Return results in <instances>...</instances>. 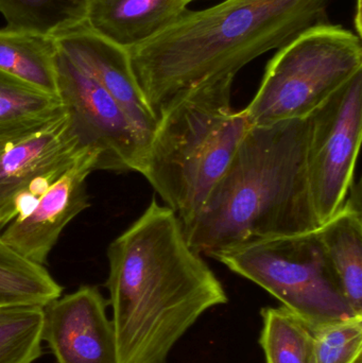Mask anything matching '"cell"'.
<instances>
[{
    "instance_id": "cell-23",
    "label": "cell",
    "mask_w": 362,
    "mask_h": 363,
    "mask_svg": "<svg viewBox=\"0 0 362 363\" xmlns=\"http://www.w3.org/2000/svg\"><path fill=\"white\" fill-rule=\"evenodd\" d=\"M183 1H184L185 4H189L191 1H195V0H183Z\"/></svg>"
},
{
    "instance_id": "cell-4",
    "label": "cell",
    "mask_w": 362,
    "mask_h": 363,
    "mask_svg": "<svg viewBox=\"0 0 362 363\" xmlns=\"http://www.w3.org/2000/svg\"><path fill=\"white\" fill-rule=\"evenodd\" d=\"M235 77L204 81L179 95L157 121L142 174L188 223L229 167L250 123L231 106Z\"/></svg>"
},
{
    "instance_id": "cell-9",
    "label": "cell",
    "mask_w": 362,
    "mask_h": 363,
    "mask_svg": "<svg viewBox=\"0 0 362 363\" xmlns=\"http://www.w3.org/2000/svg\"><path fill=\"white\" fill-rule=\"evenodd\" d=\"M98 157L93 149L83 151L29 211L6 226L1 235L4 241L28 259L44 266L65 226L89 206L86 180L97 170Z\"/></svg>"
},
{
    "instance_id": "cell-1",
    "label": "cell",
    "mask_w": 362,
    "mask_h": 363,
    "mask_svg": "<svg viewBox=\"0 0 362 363\" xmlns=\"http://www.w3.org/2000/svg\"><path fill=\"white\" fill-rule=\"evenodd\" d=\"M118 363H166L187 330L229 298L180 218L155 198L108 250Z\"/></svg>"
},
{
    "instance_id": "cell-2",
    "label": "cell",
    "mask_w": 362,
    "mask_h": 363,
    "mask_svg": "<svg viewBox=\"0 0 362 363\" xmlns=\"http://www.w3.org/2000/svg\"><path fill=\"white\" fill-rule=\"evenodd\" d=\"M329 2L225 0L205 10H187L163 31L128 50L132 72L159 121L181 94L204 81L236 77L259 55L324 23Z\"/></svg>"
},
{
    "instance_id": "cell-8",
    "label": "cell",
    "mask_w": 362,
    "mask_h": 363,
    "mask_svg": "<svg viewBox=\"0 0 362 363\" xmlns=\"http://www.w3.org/2000/svg\"><path fill=\"white\" fill-rule=\"evenodd\" d=\"M55 74L74 131L84 147L99 153L97 170L140 174L146 147L118 104L60 48Z\"/></svg>"
},
{
    "instance_id": "cell-16",
    "label": "cell",
    "mask_w": 362,
    "mask_h": 363,
    "mask_svg": "<svg viewBox=\"0 0 362 363\" xmlns=\"http://www.w3.org/2000/svg\"><path fill=\"white\" fill-rule=\"evenodd\" d=\"M57 52L55 36L8 27L0 29V70L55 95Z\"/></svg>"
},
{
    "instance_id": "cell-19",
    "label": "cell",
    "mask_w": 362,
    "mask_h": 363,
    "mask_svg": "<svg viewBox=\"0 0 362 363\" xmlns=\"http://www.w3.org/2000/svg\"><path fill=\"white\" fill-rule=\"evenodd\" d=\"M261 343L266 363H316L310 328L284 307L261 309Z\"/></svg>"
},
{
    "instance_id": "cell-10",
    "label": "cell",
    "mask_w": 362,
    "mask_h": 363,
    "mask_svg": "<svg viewBox=\"0 0 362 363\" xmlns=\"http://www.w3.org/2000/svg\"><path fill=\"white\" fill-rule=\"evenodd\" d=\"M108 305L97 287L82 286L45 307L43 340L57 363H118Z\"/></svg>"
},
{
    "instance_id": "cell-11",
    "label": "cell",
    "mask_w": 362,
    "mask_h": 363,
    "mask_svg": "<svg viewBox=\"0 0 362 363\" xmlns=\"http://www.w3.org/2000/svg\"><path fill=\"white\" fill-rule=\"evenodd\" d=\"M67 113L43 131L0 150V230L19 216L36 181L66 170L86 150Z\"/></svg>"
},
{
    "instance_id": "cell-3",
    "label": "cell",
    "mask_w": 362,
    "mask_h": 363,
    "mask_svg": "<svg viewBox=\"0 0 362 363\" xmlns=\"http://www.w3.org/2000/svg\"><path fill=\"white\" fill-rule=\"evenodd\" d=\"M310 121L253 125L197 215L183 225L201 255L320 226L307 174Z\"/></svg>"
},
{
    "instance_id": "cell-21",
    "label": "cell",
    "mask_w": 362,
    "mask_h": 363,
    "mask_svg": "<svg viewBox=\"0 0 362 363\" xmlns=\"http://www.w3.org/2000/svg\"><path fill=\"white\" fill-rule=\"evenodd\" d=\"M316 363H354L362 355V315H351L312 330Z\"/></svg>"
},
{
    "instance_id": "cell-20",
    "label": "cell",
    "mask_w": 362,
    "mask_h": 363,
    "mask_svg": "<svg viewBox=\"0 0 362 363\" xmlns=\"http://www.w3.org/2000/svg\"><path fill=\"white\" fill-rule=\"evenodd\" d=\"M44 308L0 309V363H33L42 355Z\"/></svg>"
},
{
    "instance_id": "cell-15",
    "label": "cell",
    "mask_w": 362,
    "mask_h": 363,
    "mask_svg": "<svg viewBox=\"0 0 362 363\" xmlns=\"http://www.w3.org/2000/svg\"><path fill=\"white\" fill-rule=\"evenodd\" d=\"M59 96L0 70V150L65 116Z\"/></svg>"
},
{
    "instance_id": "cell-22",
    "label": "cell",
    "mask_w": 362,
    "mask_h": 363,
    "mask_svg": "<svg viewBox=\"0 0 362 363\" xmlns=\"http://www.w3.org/2000/svg\"><path fill=\"white\" fill-rule=\"evenodd\" d=\"M356 12H355V27H356V34L361 38V0H356Z\"/></svg>"
},
{
    "instance_id": "cell-14",
    "label": "cell",
    "mask_w": 362,
    "mask_h": 363,
    "mask_svg": "<svg viewBox=\"0 0 362 363\" xmlns=\"http://www.w3.org/2000/svg\"><path fill=\"white\" fill-rule=\"evenodd\" d=\"M329 267L349 306L362 315V215L361 194L348 196L344 206L318 228Z\"/></svg>"
},
{
    "instance_id": "cell-12",
    "label": "cell",
    "mask_w": 362,
    "mask_h": 363,
    "mask_svg": "<svg viewBox=\"0 0 362 363\" xmlns=\"http://www.w3.org/2000/svg\"><path fill=\"white\" fill-rule=\"evenodd\" d=\"M57 45L120 106L148 149L157 118L147 104L132 72L129 53L96 34L85 23L55 35Z\"/></svg>"
},
{
    "instance_id": "cell-13",
    "label": "cell",
    "mask_w": 362,
    "mask_h": 363,
    "mask_svg": "<svg viewBox=\"0 0 362 363\" xmlns=\"http://www.w3.org/2000/svg\"><path fill=\"white\" fill-rule=\"evenodd\" d=\"M187 6L183 0H87L84 23L129 50L171 25L188 10Z\"/></svg>"
},
{
    "instance_id": "cell-18",
    "label": "cell",
    "mask_w": 362,
    "mask_h": 363,
    "mask_svg": "<svg viewBox=\"0 0 362 363\" xmlns=\"http://www.w3.org/2000/svg\"><path fill=\"white\" fill-rule=\"evenodd\" d=\"M87 0H0V14L11 29L57 35L82 25Z\"/></svg>"
},
{
    "instance_id": "cell-7",
    "label": "cell",
    "mask_w": 362,
    "mask_h": 363,
    "mask_svg": "<svg viewBox=\"0 0 362 363\" xmlns=\"http://www.w3.org/2000/svg\"><path fill=\"white\" fill-rule=\"evenodd\" d=\"M308 121V182L321 225L344 206L354 181L362 138V72Z\"/></svg>"
},
{
    "instance_id": "cell-17",
    "label": "cell",
    "mask_w": 362,
    "mask_h": 363,
    "mask_svg": "<svg viewBox=\"0 0 362 363\" xmlns=\"http://www.w3.org/2000/svg\"><path fill=\"white\" fill-rule=\"evenodd\" d=\"M62 291L44 266L21 255L0 235V309L45 308Z\"/></svg>"
},
{
    "instance_id": "cell-5",
    "label": "cell",
    "mask_w": 362,
    "mask_h": 363,
    "mask_svg": "<svg viewBox=\"0 0 362 363\" xmlns=\"http://www.w3.org/2000/svg\"><path fill=\"white\" fill-rule=\"evenodd\" d=\"M244 110L253 125L305 118L362 72L361 38L321 23L278 49Z\"/></svg>"
},
{
    "instance_id": "cell-6",
    "label": "cell",
    "mask_w": 362,
    "mask_h": 363,
    "mask_svg": "<svg viewBox=\"0 0 362 363\" xmlns=\"http://www.w3.org/2000/svg\"><path fill=\"white\" fill-rule=\"evenodd\" d=\"M208 257L269 292L312 332L356 315L340 290L317 230L252 241Z\"/></svg>"
}]
</instances>
